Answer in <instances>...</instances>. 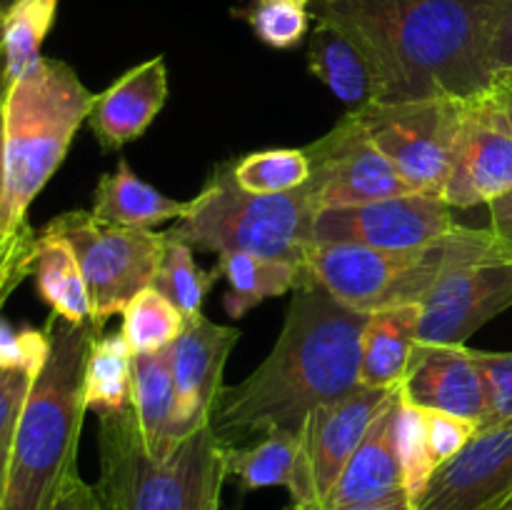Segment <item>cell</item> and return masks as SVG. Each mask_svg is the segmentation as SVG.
<instances>
[{
	"mask_svg": "<svg viewBox=\"0 0 512 510\" xmlns=\"http://www.w3.org/2000/svg\"><path fill=\"white\" fill-rule=\"evenodd\" d=\"M510 0H313L365 58L378 103L493 90V40Z\"/></svg>",
	"mask_w": 512,
	"mask_h": 510,
	"instance_id": "obj_1",
	"label": "cell"
},
{
	"mask_svg": "<svg viewBox=\"0 0 512 510\" xmlns=\"http://www.w3.org/2000/svg\"><path fill=\"white\" fill-rule=\"evenodd\" d=\"M368 315L315 285L295 290L268 358L243 383L220 390L210 418L220 443L273 430L300 433L310 410L360 388Z\"/></svg>",
	"mask_w": 512,
	"mask_h": 510,
	"instance_id": "obj_2",
	"label": "cell"
},
{
	"mask_svg": "<svg viewBox=\"0 0 512 510\" xmlns=\"http://www.w3.org/2000/svg\"><path fill=\"white\" fill-rule=\"evenodd\" d=\"M50 353L20 413L0 510H48L73 470L85 415V365L98 335L90 320L50 315Z\"/></svg>",
	"mask_w": 512,
	"mask_h": 510,
	"instance_id": "obj_3",
	"label": "cell"
},
{
	"mask_svg": "<svg viewBox=\"0 0 512 510\" xmlns=\"http://www.w3.org/2000/svg\"><path fill=\"white\" fill-rule=\"evenodd\" d=\"M93 103L95 95L63 60L43 58L28 73L10 80L0 108L5 233L28 223L30 203L60 168Z\"/></svg>",
	"mask_w": 512,
	"mask_h": 510,
	"instance_id": "obj_4",
	"label": "cell"
},
{
	"mask_svg": "<svg viewBox=\"0 0 512 510\" xmlns=\"http://www.w3.org/2000/svg\"><path fill=\"white\" fill-rule=\"evenodd\" d=\"M510 255L490 228H458L418 250H378L355 243H313L305 255L300 288H323L360 313L423 303L450 268L468 260ZM512 258V255H510Z\"/></svg>",
	"mask_w": 512,
	"mask_h": 510,
	"instance_id": "obj_5",
	"label": "cell"
},
{
	"mask_svg": "<svg viewBox=\"0 0 512 510\" xmlns=\"http://www.w3.org/2000/svg\"><path fill=\"white\" fill-rule=\"evenodd\" d=\"M225 478L223 443L210 423L188 435L170 458L155 460L130 405L100 418L98 493L105 508L203 510L210 490Z\"/></svg>",
	"mask_w": 512,
	"mask_h": 510,
	"instance_id": "obj_6",
	"label": "cell"
},
{
	"mask_svg": "<svg viewBox=\"0 0 512 510\" xmlns=\"http://www.w3.org/2000/svg\"><path fill=\"white\" fill-rule=\"evenodd\" d=\"M318 213L320 205L308 183L293 193L253 195L235 185L233 168L223 163L165 235L193 250L250 253L303 265Z\"/></svg>",
	"mask_w": 512,
	"mask_h": 510,
	"instance_id": "obj_7",
	"label": "cell"
},
{
	"mask_svg": "<svg viewBox=\"0 0 512 510\" xmlns=\"http://www.w3.org/2000/svg\"><path fill=\"white\" fill-rule=\"evenodd\" d=\"M43 230L73 248L88 285L90 323L95 330L123 313L135 295L153 285L165 253V233L100 225L90 210L58 215Z\"/></svg>",
	"mask_w": 512,
	"mask_h": 510,
	"instance_id": "obj_8",
	"label": "cell"
},
{
	"mask_svg": "<svg viewBox=\"0 0 512 510\" xmlns=\"http://www.w3.org/2000/svg\"><path fill=\"white\" fill-rule=\"evenodd\" d=\"M468 103L453 98L370 100L350 115L415 193L443 198Z\"/></svg>",
	"mask_w": 512,
	"mask_h": 510,
	"instance_id": "obj_9",
	"label": "cell"
},
{
	"mask_svg": "<svg viewBox=\"0 0 512 510\" xmlns=\"http://www.w3.org/2000/svg\"><path fill=\"white\" fill-rule=\"evenodd\" d=\"M458 228L440 195L410 193L315 215L313 243H355L378 250H418Z\"/></svg>",
	"mask_w": 512,
	"mask_h": 510,
	"instance_id": "obj_10",
	"label": "cell"
},
{
	"mask_svg": "<svg viewBox=\"0 0 512 510\" xmlns=\"http://www.w3.org/2000/svg\"><path fill=\"white\" fill-rule=\"evenodd\" d=\"M305 153L313 168L308 188L313 190L320 210L415 193L398 168L370 143L350 113L328 135L310 143Z\"/></svg>",
	"mask_w": 512,
	"mask_h": 510,
	"instance_id": "obj_11",
	"label": "cell"
},
{
	"mask_svg": "<svg viewBox=\"0 0 512 510\" xmlns=\"http://www.w3.org/2000/svg\"><path fill=\"white\" fill-rule=\"evenodd\" d=\"M508 308H512L510 255L455 265L420 303L418 345H465L475 330Z\"/></svg>",
	"mask_w": 512,
	"mask_h": 510,
	"instance_id": "obj_12",
	"label": "cell"
},
{
	"mask_svg": "<svg viewBox=\"0 0 512 510\" xmlns=\"http://www.w3.org/2000/svg\"><path fill=\"white\" fill-rule=\"evenodd\" d=\"M510 190L512 133L488 90L468 103L443 200L450 208H475Z\"/></svg>",
	"mask_w": 512,
	"mask_h": 510,
	"instance_id": "obj_13",
	"label": "cell"
},
{
	"mask_svg": "<svg viewBox=\"0 0 512 510\" xmlns=\"http://www.w3.org/2000/svg\"><path fill=\"white\" fill-rule=\"evenodd\" d=\"M238 340V328L218 325L198 313L185 320L183 333L170 345V368L175 383L173 435L178 443L213 418L215 403L223 390L225 363Z\"/></svg>",
	"mask_w": 512,
	"mask_h": 510,
	"instance_id": "obj_14",
	"label": "cell"
},
{
	"mask_svg": "<svg viewBox=\"0 0 512 510\" xmlns=\"http://www.w3.org/2000/svg\"><path fill=\"white\" fill-rule=\"evenodd\" d=\"M398 390L400 385L398 388L360 385L343 398L318 405L303 420L300 445H303L305 470H308L310 485L318 500V510L323 508L325 498L338 483L350 455L363 443L373 420Z\"/></svg>",
	"mask_w": 512,
	"mask_h": 510,
	"instance_id": "obj_15",
	"label": "cell"
},
{
	"mask_svg": "<svg viewBox=\"0 0 512 510\" xmlns=\"http://www.w3.org/2000/svg\"><path fill=\"white\" fill-rule=\"evenodd\" d=\"M510 498L512 428H495L440 465L413 510H495Z\"/></svg>",
	"mask_w": 512,
	"mask_h": 510,
	"instance_id": "obj_16",
	"label": "cell"
},
{
	"mask_svg": "<svg viewBox=\"0 0 512 510\" xmlns=\"http://www.w3.org/2000/svg\"><path fill=\"white\" fill-rule=\"evenodd\" d=\"M400 395L418 408L473 420L480 430L488 418V383L465 345H418Z\"/></svg>",
	"mask_w": 512,
	"mask_h": 510,
	"instance_id": "obj_17",
	"label": "cell"
},
{
	"mask_svg": "<svg viewBox=\"0 0 512 510\" xmlns=\"http://www.w3.org/2000/svg\"><path fill=\"white\" fill-rule=\"evenodd\" d=\"M168 100V68L163 55L135 65L108 90L95 95L88 125L105 150L138 140Z\"/></svg>",
	"mask_w": 512,
	"mask_h": 510,
	"instance_id": "obj_18",
	"label": "cell"
},
{
	"mask_svg": "<svg viewBox=\"0 0 512 510\" xmlns=\"http://www.w3.org/2000/svg\"><path fill=\"white\" fill-rule=\"evenodd\" d=\"M400 390L390 398L365 433L363 443L350 455L320 510H340L353 505L380 503L403 495V470L395 448V415H398Z\"/></svg>",
	"mask_w": 512,
	"mask_h": 510,
	"instance_id": "obj_19",
	"label": "cell"
},
{
	"mask_svg": "<svg viewBox=\"0 0 512 510\" xmlns=\"http://www.w3.org/2000/svg\"><path fill=\"white\" fill-rule=\"evenodd\" d=\"M225 473L238 478L243 493L260 488H288L298 510H318L303 460L300 433L273 430L255 445L238 448L223 443Z\"/></svg>",
	"mask_w": 512,
	"mask_h": 510,
	"instance_id": "obj_20",
	"label": "cell"
},
{
	"mask_svg": "<svg viewBox=\"0 0 512 510\" xmlns=\"http://www.w3.org/2000/svg\"><path fill=\"white\" fill-rule=\"evenodd\" d=\"M130 410L138 423L145 450L155 460H165L178 448L175 425V383L170 368V348L155 353H135L130 363Z\"/></svg>",
	"mask_w": 512,
	"mask_h": 510,
	"instance_id": "obj_21",
	"label": "cell"
},
{
	"mask_svg": "<svg viewBox=\"0 0 512 510\" xmlns=\"http://www.w3.org/2000/svg\"><path fill=\"white\" fill-rule=\"evenodd\" d=\"M420 305H395L368 315L360 350V385L398 388L418 348Z\"/></svg>",
	"mask_w": 512,
	"mask_h": 510,
	"instance_id": "obj_22",
	"label": "cell"
},
{
	"mask_svg": "<svg viewBox=\"0 0 512 510\" xmlns=\"http://www.w3.org/2000/svg\"><path fill=\"white\" fill-rule=\"evenodd\" d=\"M188 208L190 200L178 203L168 198L140 180L130 170L128 160L118 158L113 173H105L95 188L90 215L100 225H113V228H153L165 220H180Z\"/></svg>",
	"mask_w": 512,
	"mask_h": 510,
	"instance_id": "obj_23",
	"label": "cell"
},
{
	"mask_svg": "<svg viewBox=\"0 0 512 510\" xmlns=\"http://www.w3.org/2000/svg\"><path fill=\"white\" fill-rule=\"evenodd\" d=\"M308 68L345 105L360 108L373 98L368 63L353 40L328 20L315 18L308 38Z\"/></svg>",
	"mask_w": 512,
	"mask_h": 510,
	"instance_id": "obj_24",
	"label": "cell"
},
{
	"mask_svg": "<svg viewBox=\"0 0 512 510\" xmlns=\"http://www.w3.org/2000/svg\"><path fill=\"white\" fill-rule=\"evenodd\" d=\"M215 270L220 278L228 280L223 305L230 318H243L263 300L278 298L303 285L300 265L250 253H223Z\"/></svg>",
	"mask_w": 512,
	"mask_h": 510,
	"instance_id": "obj_25",
	"label": "cell"
},
{
	"mask_svg": "<svg viewBox=\"0 0 512 510\" xmlns=\"http://www.w3.org/2000/svg\"><path fill=\"white\" fill-rule=\"evenodd\" d=\"M35 285L55 315L70 323L90 320V298L73 248L58 235L40 230L35 240Z\"/></svg>",
	"mask_w": 512,
	"mask_h": 510,
	"instance_id": "obj_26",
	"label": "cell"
},
{
	"mask_svg": "<svg viewBox=\"0 0 512 510\" xmlns=\"http://www.w3.org/2000/svg\"><path fill=\"white\" fill-rule=\"evenodd\" d=\"M130 363L133 350L123 333L95 335L85 365V408L100 418L115 415L130 405Z\"/></svg>",
	"mask_w": 512,
	"mask_h": 510,
	"instance_id": "obj_27",
	"label": "cell"
},
{
	"mask_svg": "<svg viewBox=\"0 0 512 510\" xmlns=\"http://www.w3.org/2000/svg\"><path fill=\"white\" fill-rule=\"evenodd\" d=\"M60 0H18L3 18V60L10 80L43 60V40L55 23Z\"/></svg>",
	"mask_w": 512,
	"mask_h": 510,
	"instance_id": "obj_28",
	"label": "cell"
},
{
	"mask_svg": "<svg viewBox=\"0 0 512 510\" xmlns=\"http://www.w3.org/2000/svg\"><path fill=\"white\" fill-rule=\"evenodd\" d=\"M240 190L253 195H280L303 188L310 180V158L305 148H273L248 153L230 163Z\"/></svg>",
	"mask_w": 512,
	"mask_h": 510,
	"instance_id": "obj_29",
	"label": "cell"
},
{
	"mask_svg": "<svg viewBox=\"0 0 512 510\" xmlns=\"http://www.w3.org/2000/svg\"><path fill=\"white\" fill-rule=\"evenodd\" d=\"M183 328L185 318L180 315V310L155 288H145L123 310V330L120 333L125 335L135 355L170 348L175 338L183 333Z\"/></svg>",
	"mask_w": 512,
	"mask_h": 510,
	"instance_id": "obj_30",
	"label": "cell"
},
{
	"mask_svg": "<svg viewBox=\"0 0 512 510\" xmlns=\"http://www.w3.org/2000/svg\"><path fill=\"white\" fill-rule=\"evenodd\" d=\"M215 278H220L215 268L213 273H203L195 265L193 248L188 243H180V240H173L165 235V253L150 288L165 295L180 310V315L185 320L200 313L205 295H208Z\"/></svg>",
	"mask_w": 512,
	"mask_h": 510,
	"instance_id": "obj_31",
	"label": "cell"
},
{
	"mask_svg": "<svg viewBox=\"0 0 512 510\" xmlns=\"http://www.w3.org/2000/svg\"><path fill=\"white\" fill-rule=\"evenodd\" d=\"M395 448H398L400 470H403L405 495L415 508L420 495L433 480L438 463L430 453L423 408L408 403L403 395L398 398V415H395Z\"/></svg>",
	"mask_w": 512,
	"mask_h": 510,
	"instance_id": "obj_32",
	"label": "cell"
},
{
	"mask_svg": "<svg viewBox=\"0 0 512 510\" xmlns=\"http://www.w3.org/2000/svg\"><path fill=\"white\" fill-rule=\"evenodd\" d=\"M260 43L278 50H290L308 35L310 10L308 5L290 0H253L243 13Z\"/></svg>",
	"mask_w": 512,
	"mask_h": 510,
	"instance_id": "obj_33",
	"label": "cell"
},
{
	"mask_svg": "<svg viewBox=\"0 0 512 510\" xmlns=\"http://www.w3.org/2000/svg\"><path fill=\"white\" fill-rule=\"evenodd\" d=\"M473 353L488 383V418L480 433L512 428V353Z\"/></svg>",
	"mask_w": 512,
	"mask_h": 510,
	"instance_id": "obj_34",
	"label": "cell"
},
{
	"mask_svg": "<svg viewBox=\"0 0 512 510\" xmlns=\"http://www.w3.org/2000/svg\"><path fill=\"white\" fill-rule=\"evenodd\" d=\"M50 353L45 328H13L0 318V368H20L38 375Z\"/></svg>",
	"mask_w": 512,
	"mask_h": 510,
	"instance_id": "obj_35",
	"label": "cell"
},
{
	"mask_svg": "<svg viewBox=\"0 0 512 510\" xmlns=\"http://www.w3.org/2000/svg\"><path fill=\"white\" fill-rule=\"evenodd\" d=\"M35 240H38V233L28 223L0 240V310H3L5 300L13 295V290L28 275H33Z\"/></svg>",
	"mask_w": 512,
	"mask_h": 510,
	"instance_id": "obj_36",
	"label": "cell"
},
{
	"mask_svg": "<svg viewBox=\"0 0 512 510\" xmlns=\"http://www.w3.org/2000/svg\"><path fill=\"white\" fill-rule=\"evenodd\" d=\"M425 413V428H428V445L430 453H433L438 468L448 460H453L460 450H465L470 445V440L480 433L478 423L468 418H460V415L443 413V410H428Z\"/></svg>",
	"mask_w": 512,
	"mask_h": 510,
	"instance_id": "obj_37",
	"label": "cell"
},
{
	"mask_svg": "<svg viewBox=\"0 0 512 510\" xmlns=\"http://www.w3.org/2000/svg\"><path fill=\"white\" fill-rule=\"evenodd\" d=\"M35 375L20 368H0V448H10L20 413L25 408Z\"/></svg>",
	"mask_w": 512,
	"mask_h": 510,
	"instance_id": "obj_38",
	"label": "cell"
},
{
	"mask_svg": "<svg viewBox=\"0 0 512 510\" xmlns=\"http://www.w3.org/2000/svg\"><path fill=\"white\" fill-rule=\"evenodd\" d=\"M48 510H103V500L98 488L85 483L78 470H73Z\"/></svg>",
	"mask_w": 512,
	"mask_h": 510,
	"instance_id": "obj_39",
	"label": "cell"
},
{
	"mask_svg": "<svg viewBox=\"0 0 512 510\" xmlns=\"http://www.w3.org/2000/svg\"><path fill=\"white\" fill-rule=\"evenodd\" d=\"M493 70L495 80L512 73V0L500 18L498 33L493 40Z\"/></svg>",
	"mask_w": 512,
	"mask_h": 510,
	"instance_id": "obj_40",
	"label": "cell"
},
{
	"mask_svg": "<svg viewBox=\"0 0 512 510\" xmlns=\"http://www.w3.org/2000/svg\"><path fill=\"white\" fill-rule=\"evenodd\" d=\"M490 210V233L498 238V243L512 255V190L500 195L493 203H488Z\"/></svg>",
	"mask_w": 512,
	"mask_h": 510,
	"instance_id": "obj_41",
	"label": "cell"
},
{
	"mask_svg": "<svg viewBox=\"0 0 512 510\" xmlns=\"http://www.w3.org/2000/svg\"><path fill=\"white\" fill-rule=\"evenodd\" d=\"M340 510H413V503L408 500V495H395L390 500H380V503H368V505H353V508H340Z\"/></svg>",
	"mask_w": 512,
	"mask_h": 510,
	"instance_id": "obj_42",
	"label": "cell"
},
{
	"mask_svg": "<svg viewBox=\"0 0 512 510\" xmlns=\"http://www.w3.org/2000/svg\"><path fill=\"white\" fill-rule=\"evenodd\" d=\"M5 155H3V120H0V240L5 238Z\"/></svg>",
	"mask_w": 512,
	"mask_h": 510,
	"instance_id": "obj_43",
	"label": "cell"
},
{
	"mask_svg": "<svg viewBox=\"0 0 512 510\" xmlns=\"http://www.w3.org/2000/svg\"><path fill=\"white\" fill-rule=\"evenodd\" d=\"M490 95H493L495 105H498L500 115H503L505 125H508L510 133H512V95H510V93H505V90L495 88V85H493V90H490Z\"/></svg>",
	"mask_w": 512,
	"mask_h": 510,
	"instance_id": "obj_44",
	"label": "cell"
},
{
	"mask_svg": "<svg viewBox=\"0 0 512 510\" xmlns=\"http://www.w3.org/2000/svg\"><path fill=\"white\" fill-rule=\"evenodd\" d=\"M220 488H223V483H218L213 490H210V495L205 498L203 510H220Z\"/></svg>",
	"mask_w": 512,
	"mask_h": 510,
	"instance_id": "obj_45",
	"label": "cell"
},
{
	"mask_svg": "<svg viewBox=\"0 0 512 510\" xmlns=\"http://www.w3.org/2000/svg\"><path fill=\"white\" fill-rule=\"evenodd\" d=\"M8 455H10V448H0V498H3L5 473H8Z\"/></svg>",
	"mask_w": 512,
	"mask_h": 510,
	"instance_id": "obj_46",
	"label": "cell"
},
{
	"mask_svg": "<svg viewBox=\"0 0 512 510\" xmlns=\"http://www.w3.org/2000/svg\"><path fill=\"white\" fill-rule=\"evenodd\" d=\"M8 73H5V60L3 55H0V108H3V98H5V90H8Z\"/></svg>",
	"mask_w": 512,
	"mask_h": 510,
	"instance_id": "obj_47",
	"label": "cell"
},
{
	"mask_svg": "<svg viewBox=\"0 0 512 510\" xmlns=\"http://www.w3.org/2000/svg\"><path fill=\"white\" fill-rule=\"evenodd\" d=\"M15 3H18V0H0V18H3V15L8 13Z\"/></svg>",
	"mask_w": 512,
	"mask_h": 510,
	"instance_id": "obj_48",
	"label": "cell"
},
{
	"mask_svg": "<svg viewBox=\"0 0 512 510\" xmlns=\"http://www.w3.org/2000/svg\"><path fill=\"white\" fill-rule=\"evenodd\" d=\"M495 88L505 90V93H510V95H512V85H510V83H505V80H495Z\"/></svg>",
	"mask_w": 512,
	"mask_h": 510,
	"instance_id": "obj_49",
	"label": "cell"
},
{
	"mask_svg": "<svg viewBox=\"0 0 512 510\" xmlns=\"http://www.w3.org/2000/svg\"><path fill=\"white\" fill-rule=\"evenodd\" d=\"M5 18V15H3ZM3 18H0V55H3Z\"/></svg>",
	"mask_w": 512,
	"mask_h": 510,
	"instance_id": "obj_50",
	"label": "cell"
},
{
	"mask_svg": "<svg viewBox=\"0 0 512 510\" xmlns=\"http://www.w3.org/2000/svg\"><path fill=\"white\" fill-rule=\"evenodd\" d=\"M290 3H300V5H310L313 0H290Z\"/></svg>",
	"mask_w": 512,
	"mask_h": 510,
	"instance_id": "obj_51",
	"label": "cell"
},
{
	"mask_svg": "<svg viewBox=\"0 0 512 510\" xmlns=\"http://www.w3.org/2000/svg\"><path fill=\"white\" fill-rule=\"evenodd\" d=\"M498 80H505V83L512 85V73L510 75H503V78H498Z\"/></svg>",
	"mask_w": 512,
	"mask_h": 510,
	"instance_id": "obj_52",
	"label": "cell"
},
{
	"mask_svg": "<svg viewBox=\"0 0 512 510\" xmlns=\"http://www.w3.org/2000/svg\"><path fill=\"white\" fill-rule=\"evenodd\" d=\"M285 510H298V508H295V505H288V508H285Z\"/></svg>",
	"mask_w": 512,
	"mask_h": 510,
	"instance_id": "obj_53",
	"label": "cell"
},
{
	"mask_svg": "<svg viewBox=\"0 0 512 510\" xmlns=\"http://www.w3.org/2000/svg\"><path fill=\"white\" fill-rule=\"evenodd\" d=\"M103 510H118V508H105V505H103Z\"/></svg>",
	"mask_w": 512,
	"mask_h": 510,
	"instance_id": "obj_54",
	"label": "cell"
}]
</instances>
